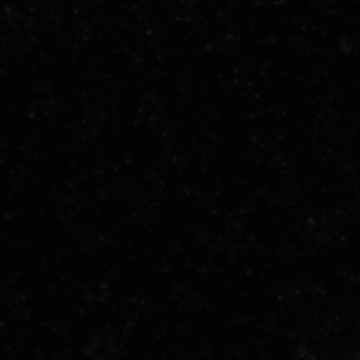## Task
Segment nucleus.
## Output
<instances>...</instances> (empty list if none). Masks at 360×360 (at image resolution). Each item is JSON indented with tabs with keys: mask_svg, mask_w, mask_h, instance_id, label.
Masks as SVG:
<instances>
[]
</instances>
